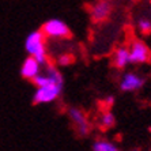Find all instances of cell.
Returning a JSON list of instances; mask_svg holds the SVG:
<instances>
[{
	"label": "cell",
	"instance_id": "6da1fadb",
	"mask_svg": "<svg viewBox=\"0 0 151 151\" xmlns=\"http://www.w3.org/2000/svg\"><path fill=\"white\" fill-rule=\"evenodd\" d=\"M25 49L29 56L34 57L40 63V65L48 64V55H46L45 46V35L41 30H34L26 37L25 40Z\"/></svg>",
	"mask_w": 151,
	"mask_h": 151
},
{
	"label": "cell",
	"instance_id": "7a4b0ae2",
	"mask_svg": "<svg viewBox=\"0 0 151 151\" xmlns=\"http://www.w3.org/2000/svg\"><path fill=\"white\" fill-rule=\"evenodd\" d=\"M63 87L64 82H55L45 86H40L33 94V102L40 105V104H50L56 101L63 93Z\"/></svg>",
	"mask_w": 151,
	"mask_h": 151
},
{
	"label": "cell",
	"instance_id": "3957f363",
	"mask_svg": "<svg viewBox=\"0 0 151 151\" xmlns=\"http://www.w3.org/2000/svg\"><path fill=\"white\" fill-rule=\"evenodd\" d=\"M40 30L44 33L45 38L46 37L48 38H67L71 34L68 25L64 21L59 19V18L48 19Z\"/></svg>",
	"mask_w": 151,
	"mask_h": 151
},
{
	"label": "cell",
	"instance_id": "277c9868",
	"mask_svg": "<svg viewBox=\"0 0 151 151\" xmlns=\"http://www.w3.org/2000/svg\"><path fill=\"white\" fill-rule=\"evenodd\" d=\"M68 116L70 120L74 124L75 129H76L79 136H87L90 132V121L84 112L79 108H70L68 109Z\"/></svg>",
	"mask_w": 151,
	"mask_h": 151
},
{
	"label": "cell",
	"instance_id": "5b68a950",
	"mask_svg": "<svg viewBox=\"0 0 151 151\" xmlns=\"http://www.w3.org/2000/svg\"><path fill=\"white\" fill-rule=\"evenodd\" d=\"M129 61L134 64H143L150 60V50L147 45L142 41H132L129 46Z\"/></svg>",
	"mask_w": 151,
	"mask_h": 151
},
{
	"label": "cell",
	"instance_id": "8992f818",
	"mask_svg": "<svg viewBox=\"0 0 151 151\" xmlns=\"http://www.w3.org/2000/svg\"><path fill=\"white\" fill-rule=\"evenodd\" d=\"M143 84H144L143 78L134 74V72H128V74L124 75L121 82H120V88H121V91L125 93L136 91V90L143 87Z\"/></svg>",
	"mask_w": 151,
	"mask_h": 151
},
{
	"label": "cell",
	"instance_id": "52a82bcc",
	"mask_svg": "<svg viewBox=\"0 0 151 151\" xmlns=\"http://www.w3.org/2000/svg\"><path fill=\"white\" fill-rule=\"evenodd\" d=\"M41 72V65L34 57L29 56L27 59H25V61L22 63L21 67V75L23 79H29V81H33L37 75Z\"/></svg>",
	"mask_w": 151,
	"mask_h": 151
},
{
	"label": "cell",
	"instance_id": "ba28073f",
	"mask_svg": "<svg viewBox=\"0 0 151 151\" xmlns=\"http://www.w3.org/2000/svg\"><path fill=\"white\" fill-rule=\"evenodd\" d=\"M112 11V4L108 0H99L91 7V18L95 22H102L108 19Z\"/></svg>",
	"mask_w": 151,
	"mask_h": 151
},
{
	"label": "cell",
	"instance_id": "9c48e42d",
	"mask_svg": "<svg viewBox=\"0 0 151 151\" xmlns=\"http://www.w3.org/2000/svg\"><path fill=\"white\" fill-rule=\"evenodd\" d=\"M129 50L128 48H119L116 49L114 55H113V64H114V67L121 70V68H125L128 64H129Z\"/></svg>",
	"mask_w": 151,
	"mask_h": 151
},
{
	"label": "cell",
	"instance_id": "30bf717a",
	"mask_svg": "<svg viewBox=\"0 0 151 151\" xmlns=\"http://www.w3.org/2000/svg\"><path fill=\"white\" fill-rule=\"evenodd\" d=\"M93 151H120V148L117 147L116 144L110 143L108 140H104V139H97V140L93 143Z\"/></svg>",
	"mask_w": 151,
	"mask_h": 151
},
{
	"label": "cell",
	"instance_id": "8fae6325",
	"mask_svg": "<svg viewBox=\"0 0 151 151\" xmlns=\"http://www.w3.org/2000/svg\"><path fill=\"white\" fill-rule=\"evenodd\" d=\"M114 121H116V119H114V114H113L112 112H105L104 114L101 116V125L104 127V128H110V127L114 125Z\"/></svg>",
	"mask_w": 151,
	"mask_h": 151
},
{
	"label": "cell",
	"instance_id": "7c38bea8",
	"mask_svg": "<svg viewBox=\"0 0 151 151\" xmlns=\"http://www.w3.org/2000/svg\"><path fill=\"white\" fill-rule=\"evenodd\" d=\"M137 27L143 34H148V33H151V21L147 18H142L137 22Z\"/></svg>",
	"mask_w": 151,
	"mask_h": 151
},
{
	"label": "cell",
	"instance_id": "4fadbf2b",
	"mask_svg": "<svg viewBox=\"0 0 151 151\" xmlns=\"http://www.w3.org/2000/svg\"><path fill=\"white\" fill-rule=\"evenodd\" d=\"M71 63H72V57L70 55H60L57 57V64L61 65V67H67L68 64H71Z\"/></svg>",
	"mask_w": 151,
	"mask_h": 151
},
{
	"label": "cell",
	"instance_id": "5bb4252c",
	"mask_svg": "<svg viewBox=\"0 0 151 151\" xmlns=\"http://www.w3.org/2000/svg\"><path fill=\"white\" fill-rule=\"evenodd\" d=\"M150 134H151V127H150Z\"/></svg>",
	"mask_w": 151,
	"mask_h": 151
}]
</instances>
